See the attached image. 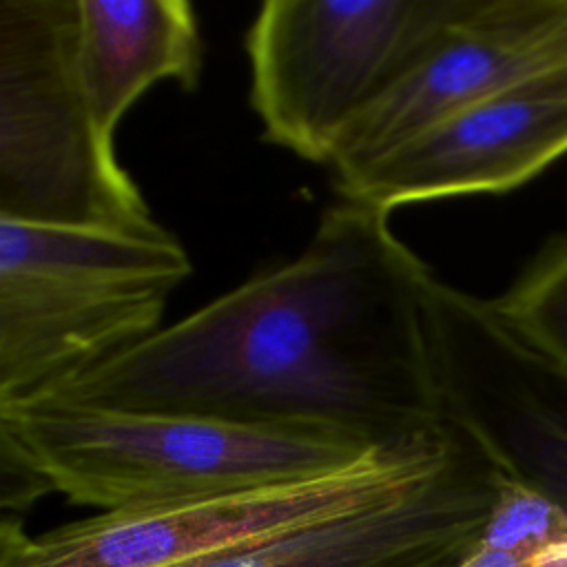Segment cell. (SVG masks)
<instances>
[{"label":"cell","mask_w":567,"mask_h":567,"mask_svg":"<svg viewBox=\"0 0 567 567\" xmlns=\"http://www.w3.org/2000/svg\"><path fill=\"white\" fill-rule=\"evenodd\" d=\"M432 275L390 213L341 199L295 259L51 394L319 430L368 447L419 439L447 423L425 330Z\"/></svg>","instance_id":"cell-1"},{"label":"cell","mask_w":567,"mask_h":567,"mask_svg":"<svg viewBox=\"0 0 567 567\" xmlns=\"http://www.w3.org/2000/svg\"><path fill=\"white\" fill-rule=\"evenodd\" d=\"M0 434L51 492L102 512L308 481L372 450L319 430L95 408L51 392L0 405Z\"/></svg>","instance_id":"cell-2"},{"label":"cell","mask_w":567,"mask_h":567,"mask_svg":"<svg viewBox=\"0 0 567 567\" xmlns=\"http://www.w3.org/2000/svg\"><path fill=\"white\" fill-rule=\"evenodd\" d=\"M190 270L166 228L0 219V405L58 390L157 332Z\"/></svg>","instance_id":"cell-3"},{"label":"cell","mask_w":567,"mask_h":567,"mask_svg":"<svg viewBox=\"0 0 567 567\" xmlns=\"http://www.w3.org/2000/svg\"><path fill=\"white\" fill-rule=\"evenodd\" d=\"M0 219L162 228L84 93L78 0H0Z\"/></svg>","instance_id":"cell-4"},{"label":"cell","mask_w":567,"mask_h":567,"mask_svg":"<svg viewBox=\"0 0 567 567\" xmlns=\"http://www.w3.org/2000/svg\"><path fill=\"white\" fill-rule=\"evenodd\" d=\"M461 430L377 445L326 476L257 489L100 512L42 534L0 523V567H190L381 498L434 472Z\"/></svg>","instance_id":"cell-5"},{"label":"cell","mask_w":567,"mask_h":567,"mask_svg":"<svg viewBox=\"0 0 567 567\" xmlns=\"http://www.w3.org/2000/svg\"><path fill=\"white\" fill-rule=\"evenodd\" d=\"M465 0H268L248 33L264 140L330 166L348 128Z\"/></svg>","instance_id":"cell-6"},{"label":"cell","mask_w":567,"mask_h":567,"mask_svg":"<svg viewBox=\"0 0 567 567\" xmlns=\"http://www.w3.org/2000/svg\"><path fill=\"white\" fill-rule=\"evenodd\" d=\"M425 330L445 421L567 512V368L503 323L487 299L436 275Z\"/></svg>","instance_id":"cell-7"},{"label":"cell","mask_w":567,"mask_h":567,"mask_svg":"<svg viewBox=\"0 0 567 567\" xmlns=\"http://www.w3.org/2000/svg\"><path fill=\"white\" fill-rule=\"evenodd\" d=\"M567 66V0H465L421 58L348 128L337 186L454 113Z\"/></svg>","instance_id":"cell-8"},{"label":"cell","mask_w":567,"mask_h":567,"mask_svg":"<svg viewBox=\"0 0 567 567\" xmlns=\"http://www.w3.org/2000/svg\"><path fill=\"white\" fill-rule=\"evenodd\" d=\"M498 478L494 461L461 432L423 478L190 567H450L476 547Z\"/></svg>","instance_id":"cell-9"},{"label":"cell","mask_w":567,"mask_h":567,"mask_svg":"<svg viewBox=\"0 0 567 567\" xmlns=\"http://www.w3.org/2000/svg\"><path fill=\"white\" fill-rule=\"evenodd\" d=\"M567 153V66L494 93L388 153L341 199L399 206L512 190Z\"/></svg>","instance_id":"cell-10"},{"label":"cell","mask_w":567,"mask_h":567,"mask_svg":"<svg viewBox=\"0 0 567 567\" xmlns=\"http://www.w3.org/2000/svg\"><path fill=\"white\" fill-rule=\"evenodd\" d=\"M78 66L102 133L155 82L195 91L202 75L197 16L186 0H78Z\"/></svg>","instance_id":"cell-11"},{"label":"cell","mask_w":567,"mask_h":567,"mask_svg":"<svg viewBox=\"0 0 567 567\" xmlns=\"http://www.w3.org/2000/svg\"><path fill=\"white\" fill-rule=\"evenodd\" d=\"M492 310L527 343L567 368V233L547 241Z\"/></svg>","instance_id":"cell-12"},{"label":"cell","mask_w":567,"mask_h":567,"mask_svg":"<svg viewBox=\"0 0 567 567\" xmlns=\"http://www.w3.org/2000/svg\"><path fill=\"white\" fill-rule=\"evenodd\" d=\"M51 487L29 463L22 450L0 434V503L4 509H27L33 501L49 494Z\"/></svg>","instance_id":"cell-13"},{"label":"cell","mask_w":567,"mask_h":567,"mask_svg":"<svg viewBox=\"0 0 567 567\" xmlns=\"http://www.w3.org/2000/svg\"><path fill=\"white\" fill-rule=\"evenodd\" d=\"M450 567H567V543H549L529 551H496L476 545Z\"/></svg>","instance_id":"cell-14"}]
</instances>
